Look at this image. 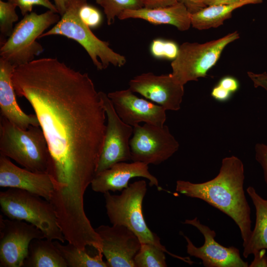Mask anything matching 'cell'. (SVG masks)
Returning <instances> with one entry per match:
<instances>
[{"label": "cell", "mask_w": 267, "mask_h": 267, "mask_svg": "<svg viewBox=\"0 0 267 267\" xmlns=\"http://www.w3.org/2000/svg\"><path fill=\"white\" fill-rule=\"evenodd\" d=\"M16 66L0 58V108L1 116L18 127L27 130L30 126H40L36 114H27L19 107L12 77Z\"/></svg>", "instance_id": "obj_18"}, {"label": "cell", "mask_w": 267, "mask_h": 267, "mask_svg": "<svg viewBox=\"0 0 267 267\" xmlns=\"http://www.w3.org/2000/svg\"><path fill=\"white\" fill-rule=\"evenodd\" d=\"M41 196L14 188L0 192L2 213L11 220L30 223L44 233V238L66 241L51 203Z\"/></svg>", "instance_id": "obj_6"}, {"label": "cell", "mask_w": 267, "mask_h": 267, "mask_svg": "<svg viewBox=\"0 0 267 267\" xmlns=\"http://www.w3.org/2000/svg\"><path fill=\"white\" fill-rule=\"evenodd\" d=\"M58 13L62 16L66 12L71 0H54Z\"/></svg>", "instance_id": "obj_37"}, {"label": "cell", "mask_w": 267, "mask_h": 267, "mask_svg": "<svg viewBox=\"0 0 267 267\" xmlns=\"http://www.w3.org/2000/svg\"><path fill=\"white\" fill-rule=\"evenodd\" d=\"M136 177L145 178L150 186H155L159 191L164 190L159 185L157 178L149 171L148 165L140 162L117 163L96 174L90 185L96 192L122 191L128 187L131 179Z\"/></svg>", "instance_id": "obj_17"}, {"label": "cell", "mask_w": 267, "mask_h": 267, "mask_svg": "<svg viewBox=\"0 0 267 267\" xmlns=\"http://www.w3.org/2000/svg\"><path fill=\"white\" fill-rule=\"evenodd\" d=\"M107 95L116 113L126 124L133 127L142 122L160 127L165 125L166 109L138 97L129 88L109 92Z\"/></svg>", "instance_id": "obj_15"}, {"label": "cell", "mask_w": 267, "mask_h": 267, "mask_svg": "<svg viewBox=\"0 0 267 267\" xmlns=\"http://www.w3.org/2000/svg\"><path fill=\"white\" fill-rule=\"evenodd\" d=\"M255 151V159L262 168L264 179L267 184V145L262 143H257Z\"/></svg>", "instance_id": "obj_30"}, {"label": "cell", "mask_w": 267, "mask_h": 267, "mask_svg": "<svg viewBox=\"0 0 267 267\" xmlns=\"http://www.w3.org/2000/svg\"><path fill=\"white\" fill-rule=\"evenodd\" d=\"M53 242L66 262L67 267H108L101 252L91 256L86 250L80 249L70 243L62 245L58 240Z\"/></svg>", "instance_id": "obj_23"}, {"label": "cell", "mask_w": 267, "mask_h": 267, "mask_svg": "<svg viewBox=\"0 0 267 267\" xmlns=\"http://www.w3.org/2000/svg\"><path fill=\"white\" fill-rule=\"evenodd\" d=\"M232 93L224 89L218 84L214 87L211 93L213 98L220 102H225L229 100Z\"/></svg>", "instance_id": "obj_34"}, {"label": "cell", "mask_w": 267, "mask_h": 267, "mask_svg": "<svg viewBox=\"0 0 267 267\" xmlns=\"http://www.w3.org/2000/svg\"><path fill=\"white\" fill-rule=\"evenodd\" d=\"M218 85L231 93L236 92L239 89V82L236 79L231 76H225L222 78Z\"/></svg>", "instance_id": "obj_32"}, {"label": "cell", "mask_w": 267, "mask_h": 267, "mask_svg": "<svg viewBox=\"0 0 267 267\" xmlns=\"http://www.w3.org/2000/svg\"><path fill=\"white\" fill-rule=\"evenodd\" d=\"M107 117L106 131L96 174L113 165L131 160L130 138L133 127L124 123L116 113L107 94L101 91Z\"/></svg>", "instance_id": "obj_10"}, {"label": "cell", "mask_w": 267, "mask_h": 267, "mask_svg": "<svg viewBox=\"0 0 267 267\" xmlns=\"http://www.w3.org/2000/svg\"><path fill=\"white\" fill-rule=\"evenodd\" d=\"M143 7L153 8L165 7L175 4L178 2V0H141Z\"/></svg>", "instance_id": "obj_35"}, {"label": "cell", "mask_w": 267, "mask_h": 267, "mask_svg": "<svg viewBox=\"0 0 267 267\" xmlns=\"http://www.w3.org/2000/svg\"><path fill=\"white\" fill-rule=\"evenodd\" d=\"M131 160L157 165L169 159L179 144L168 127L144 123L133 127L130 139Z\"/></svg>", "instance_id": "obj_9"}, {"label": "cell", "mask_w": 267, "mask_h": 267, "mask_svg": "<svg viewBox=\"0 0 267 267\" xmlns=\"http://www.w3.org/2000/svg\"><path fill=\"white\" fill-rule=\"evenodd\" d=\"M178 2L183 3L191 14L206 7L203 0H178Z\"/></svg>", "instance_id": "obj_36"}, {"label": "cell", "mask_w": 267, "mask_h": 267, "mask_svg": "<svg viewBox=\"0 0 267 267\" xmlns=\"http://www.w3.org/2000/svg\"><path fill=\"white\" fill-rule=\"evenodd\" d=\"M44 238L43 232L25 221L0 216V267H23L31 242Z\"/></svg>", "instance_id": "obj_11"}, {"label": "cell", "mask_w": 267, "mask_h": 267, "mask_svg": "<svg viewBox=\"0 0 267 267\" xmlns=\"http://www.w3.org/2000/svg\"><path fill=\"white\" fill-rule=\"evenodd\" d=\"M246 191L255 208L256 221L250 239L243 247L245 258L256 251L267 249V199L261 197L253 186H248Z\"/></svg>", "instance_id": "obj_20"}, {"label": "cell", "mask_w": 267, "mask_h": 267, "mask_svg": "<svg viewBox=\"0 0 267 267\" xmlns=\"http://www.w3.org/2000/svg\"><path fill=\"white\" fill-rule=\"evenodd\" d=\"M12 80L16 94L33 107L47 141V173L54 185L49 202L60 216L83 215L106 128L101 91L88 73L56 58L17 66Z\"/></svg>", "instance_id": "obj_1"}, {"label": "cell", "mask_w": 267, "mask_h": 267, "mask_svg": "<svg viewBox=\"0 0 267 267\" xmlns=\"http://www.w3.org/2000/svg\"><path fill=\"white\" fill-rule=\"evenodd\" d=\"M191 13L182 3L168 6L153 8L142 7L136 10H127L118 16L120 20L129 18L141 19L153 24H169L178 30L184 31L191 26Z\"/></svg>", "instance_id": "obj_19"}, {"label": "cell", "mask_w": 267, "mask_h": 267, "mask_svg": "<svg viewBox=\"0 0 267 267\" xmlns=\"http://www.w3.org/2000/svg\"><path fill=\"white\" fill-rule=\"evenodd\" d=\"M244 167L237 157L222 159L218 175L201 183L178 180L176 190L187 197L200 199L230 217L238 226L243 247L251 237V209L244 189Z\"/></svg>", "instance_id": "obj_2"}, {"label": "cell", "mask_w": 267, "mask_h": 267, "mask_svg": "<svg viewBox=\"0 0 267 267\" xmlns=\"http://www.w3.org/2000/svg\"><path fill=\"white\" fill-rule=\"evenodd\" d=\"M242 0H203V2L204 4L208 6L214 5L229 4Z\"/></svg>", "instance_id": "obj_38"}, {"label": "cell", "mask_w": 267, "mask_h": 267, "mask_svg": "<svg viewBox=\"0 0 267 267\" xmlns=\"http://www.w3.org/2000/svg\"><path fill=\"white\" fill-rule=\"evenodd\" d=\"M60 18L58 13L50 10L40 14L35 12L26 14L16 24L10 36L0 44V57L16 67L34 60L44 50L37 39Z\"/></svg>", "instance_id": "obj_7"}, {"label": "cell", "mask_w": 267, "mask_h": 267, "mask_svg": "<svg viewBox=\"0 0 267 267\" xmlns=\"http://www.w3.org/2000/svg\"><path fill=\"white\" fill-rule=\"evenodd\" d=\"M183 223L195 227L204 236V243L199 247L182 234L187 242L186 251L190 256L200 259L205 267H248L249 264L241 257L239 250L234 246L226 247L216 240V233L200 222L197 217L186 219Z\"/></svg>", "instance_id": "obj_12"}, {"label": "cell", "mask_w": 267, "mask_h": 267, "mask_svg": "<svg viewBox=\"0 0 267 267\" xmlns=\"http://www.w3.org/2000/svg\"><path fill=\"white\" fill-rule=\"evenodd\" d=\"M263 0H243L229 4L206 6L191 15V26L199 30L217 28L232 16L236 9L247 4L259 3Z\"/></svg>", "instance_id": "obj_21"}, {"label": "cell", "mask_w": 267, "mask_h": 267, "mask_svg": "<svg viewBox=\"0 0 267 267\" xmlns=\"http://www.w3.org/2000/svg\"><path fill=\"white\" fill-rule=\"evenodd\" d=\"M7 1L18 7L23 16L31 12L34 5L43 6L48 10L58 13L55 4H53L50 0H8Z\"/></svg>", "instance_id": "obj_28"}, {"label": "cell", "mask_w": 267, "mask_h": 267, "mask_svg": "<svg viewBox=\"0 0 267 267\" xmlns=\"http://www.w3.org/2000/svg\"><path fill=\"white\" fill-rule=\"evenodd\" d=\"M146 191V182L142 179L130 184L119 195H113L109 192L103 193L110 223L128 227L137 236L141 243H151L172 257L192 264L193 262L189 258L169 252L161 244L159 237L148 227L142 212V203Z\"/></svg>", "instance_id": "obj_3"}, {"label": "cell", "mask_w": 267, "mask_h": 267, "mask_svg": "<svg viewBox=\"0 0 267 267\" xmlns=\"http://www.w3.org/2000/svg\"><path fill=\"white\" fill-rule=\"evenodd\" d=\"M95 230L100 238L101 253L108 267H135L134 258L141 242L132 230L119 225H101Z\"/></svg>", "instance_id": "obj_13"}, {"label": "cell", "mask_w": 267, "mask_h": 267, "mask_svg": "<svg viewBox=\"0 0 267 267\" xmlns=\"http://www.w3.org/2000/svg\"><path fill=\"white\" fill-rule=\"evenodd\" d=\"M80 15L83 21L89 28L97 27L102 21V16L99 10L88 2L81 8Z\"/></svg>", "instance_id": "obj_29"}, {"label": "cell", "mask_w": 267, "mask_h": 267, "mask_svg": "<svg viewBox=\"0 0 267 267\" xmlns=\"http://www.w3.org/2000/svg\"><path fill=\"white\" fill-rule=\"evenodd\" d=\"M43 239L31 242L23 267H67L53 241Z\"/></svg>", "instance_id": "obj_22"}, {"label": "cell", "mask_w": 267, "mask_h": 267, "mask_svg": "<svg viewBox=\"0 0 267 267\" xmlns=\"http://www.w3.org/2000/svg\"><path fill=\"white\" fill-rule=\"evenodd\" d=\"M247 75L253 83L255 88H261L267 91V73H256L249 71Z\"/></svg>", "instance_id": "obj_31"}, {"label": "cell", "mask_w": 267, "mask_h": 267, "mask_svg": "<svg viewBox=\"0 0 267 267\" xmlns=\"http://www.w3.org/2000/svg\"><path fill=\"white\" fill-rule=\"evenodd\" d=\"M165 252L149 243H141L134 258L135 267H166Z\"/></svg>", "instance_id": "obj_24"}, {"label": "cell", "mask_w": 267, "mask_h": 267, "mask_svg": "<svg viewBox=\"0 0 267 267\" xmlns=\"http://www.w3.org/2000/svg\"><path fill=\"white\" fill-rule=\"evenodd\" d=\"M0 154L32 172L47 173L50 154L40 126L23 130L0 116Z\"/></svg>", "instance_id": "obj_4"}, {"label": "cell", "mask_w": 267, "mask_h": 267, "mask_svg": "<svg viewBox=\"0 0 267 267\" xmlns=\"http://www.w3.org/2000/svg\"><path fill=\"white\" fill-rule=\"evenodd\" d=\"M0 186L24 190L49 202L54 191V185L48 174L22 169L1 154H0Z\"/></svg>", "instance_id": "obj_16"}, {"label": "cell", "mask_w": 267, "mask_h": 267, "mask_svg": "<svg viewBox=\"0 0 267 267\" xmlns=\"http://www.w3.org/2000/svg\"><path fill=\"white\" fill-rule=\"evenodd\" d=\"M129 85L133 92L157 103L166 111H178L180 108L184 86L178 83L171 73L161 75L142 73L131 79Z\"/></svg>", "instance_id": "obj_14"}, {"label": "cell", "mask_w": 267, "mask_h": 267, "mask_svg": "<svg viewBox=\"0 0 267 267\" xmlns=\"http://www.w3.org/2000/svg\"><path fill=\"white\" fill-rule=\"evenodd\" d=\"M150 48L155 58L174 60L178 55L179 47L174 42L157 39L152 41Z\"/></svg>", "instance_id": "obj_27"}, {"label": "cell", "mask_w": 267, "mask_h": 267, "mask_svg": "<svg viewBox=\"0 0 267 267\" xmlns=\"http://www.w3.org/2000/svg\"><path fill=\"white\" fill-rule=\"evenodd\" d=\"M237 31L203 44L185 42L179 47L177 57L171 62V74L184 86L207 76L217 62L225 47L239 38Z\"/></svg>", "instance_id": "obj_8"}, {"label": "cell", "mask_w": 267, "mask_h": 267, "mask_svg": "<svg viewBox=\"0 0 267 267\" xmlns=\"http://www.w3.org/2000/svg\"><path fill=\"white\" fill-rule=\"evenodd\" d=\"M254 259L249 267H267V256L266 249H261L253 253Z\"/></svg>", "instance_id": "obj_33"}, {"label": "cell", "mask_w": 267, "mask_h": 267, "mask_svg": "<svg viewBox=\"0 0 267 267\" xmlns=\"http://www.w3.org/2000/svg\"><path fill=\"white\" fill-rule=\"evenodd\" d=\"M16 7L8 1L0 0V44L10 36L14 28L13 23L18 20V15L15 11Z\"/></svg>", "instance_id": "obj_26"}, {"label": "cell", "mask_w": 267, "mask_h": 267, "mask_svg": "<svg viewBox=\"0 0 267 267\" xmlns=\"http://www.w3.org/2000/svg\"><path fill=\"white\" fill-rule=\"evenodd\" d=\"M104 10L108 25L114 23L115 18L123 11L143 7L141 0H95Z\"/></svg>", "instance_id": "obj_25"}, {"label": "cell", "mask_w": 267, "mask_h": 267, "mask_svg": "<svg viewBox=\"0 0 267 267\" xmlns=\"http://www.w3.org/2000/svg\"><path fill=\"white\" fill-rule=\"evenodd\" d=\"M87 2V0H71L59 21L40 38L61 35L75 41L86 50L98 70L105 69L111 64L118 67L124 66L126 57L111 49L108 42L98 38L82 19L80 10Z\"/></svg>", "instance_id": "obj_5"}]
</instances>
